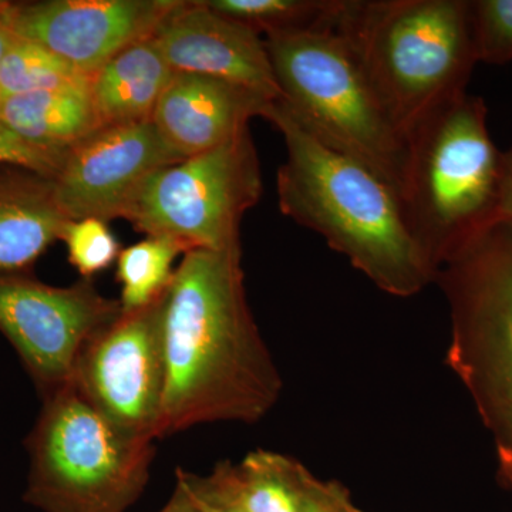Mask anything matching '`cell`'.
Listing matches in <instances>:
<instances>
[{"mask_svg":"<svg viewBox=\"0 0 512 512\" xmlns=\"http://www.w3.org/2000/svg\"><path fill=\"white\" fill-rule=\"evenodd\" d=\"M183 160L151 120L101 127L67 150L52 178L57 204L70 221L123 218L150 175Z\"/></svg>","mask_w":512,"mask_h":512,"instance_id":"obj_11","label":"cell"},{"mask_svg":"<svg viewBox=\"0 0 512 512\" xmlns=\"http://www.w3.org/2000/svg\"><path fill=\"white\" fill-rule=\"evenodd\" d=\"M208 8L258 35L299 33L336 25L343 0H204Z\"/></svg>","mask_w":512,"mask_h":512,"instance_id":"obj_20","label":"cell"},{"mask_svg":"<svg viewBox=\"0 0 512 512\" xmlns=\"http://www.w3.org/2000/svg\"><path fill=\"white\" fill-rule=\"evenodd\" d=\"M25 498L45 512H124L146 488L153 443L127 439L73 382L43 396Z\"/></svg>","mask_w":512,"mask_h":512,"instance_id":"obj_6","label":"cell"},{"mask_svg":"<svg viewBox=\"0 0 512 512\" xmlns=\"http://www.w3.org/2000/svg\"><path fill=\"white\" fill-rule=\"evenodd\" d=\"M262 173L251 131L161 168L138 188L123 218L147 237L191 249L239 251L245 212L261 200Z\"/></svg>","mask_w":512,"mask_h":512,"instance_id":"obj_8","label":"cell"},{"mask_svg":"<svg viewBox=\"0 0 512 512\" xmlns=\"http://www.w3.org/2000/svg\"><path fill=\"white\" fill-rule=\"evenodd\" d=\"M471 5L478 59L493 63L512 59V0H487Z\"/></svg>","mask_w":512,"mask_h":512,"instance_id":"obj_23","label":"cell"},{"mask_svg":"<svg viewBox=\"0 0 512 512\" xmlns=\"http://www.w3.org/2000/svg\"><path fill=\"white\" fill-rule=\"evenodd\" d=\"M500 215L512 217V151L503 156V181H501Z\"/></svg>","mask_w":512,"mask_h":512,"instance_id":"obj_27","label":"cell"},{"mask_svg":"<svg viewBox=\"0 0 512 512\" xmlns=\"http://www.w3.org/2000/svg\"><path fill=\"white\" fill-rule=\"evenodd\" d=\"M151 37L175 73L215 77L281 99L265 40L204 0H177Z\"/></svg>","mask_w":512,"mask_h":512,"instance_id":"obj_13","label":"cell"},{"mask_svg":"<svg viewBox=\"0 0 512 512\" xmlns=\"http://www.w3.org/2000/svg\"><path fill=\"white\" fill-rule=\"evenodd\" d=\"M0 123L32 146L66 153L101 128L89 90H43L0 99Z\"/></svg>","mask_w":512,"mask_h":512,"instance_id":"obj_17","label":"cell"},{"mask_svg":"<svg viewBox=\"0 0 512 512\" xmlns=\"http://www.w3.org/2000/svg\"><path fill=\"white\" fill-rule=\"evenodd\" d=\"M336 30L404 134L464 92L478 60L473 5L458 0H343Z\"/></svg>","mask_w":512,"mask_h":512,"instance_id":"obj_4","label":"cell"},{"mask_svg":"<svg viewBox=\"0 0 512 512\" xmlns=\"http://www.w3.org/2000/svg\"><path fill=\"white\" fill-rule=\"evenodd\" d=\"M188 248L170 237H147L121 249L117 282L121 285V313H134L153 305L170 285L175 259Z\"/></svg>","mask_w":512,"mask_h":512,"instance_id":"obj_19","label":"cell"},{"mask_svg":"<svg viewBox=\"0 0 512 512\" xmlns=\"http://www.w3.org/2000/svg\"><path fill=\"white\" fill-rule=\"evenodd\" d=\"M302 512H355L350 510L340 495L325 493L313 487L311 494L306 498Z\"/></svg>","mask_w":512,"mask_h":512,"instance_id":"obj_26","label":"cell"},{"mask_svg":"<svg viewBox=\"0 0 512 512\" xmlns=\"http://www.w3.org/2000/svg\"><path fill=\"white\" fill-rule=\"evenodd\" d=\"M161 299V298H160ZM160 299L121 313L82 350L72 382L127 439H160L165 386Z\"/></svg>","mask_w":512,"mask_h":512,"instance_id":"obj_10","label":"cell"},{"mask_svg":"<svg viewBox=\"0 0 512 512\" xmlns=\"http://www.w3.org/2000/svg\"><path fill=\"white\" fill-rule=\"evenodd\" d=\"M261 117L285 141L286 160L278 171L282 214L322 235L384 291L412 295L433 279L436 271L389 185L359 161L316 140L281 99L269 101Z\"/></svg>","mask_w":512,"mask_h":512,"instance_id":"obj_2","label":"cell"},{"mask_svg":"<svg viewBox=\"0 0 512 512\" xmlns=\"http://www.w3.org/2000/svg\"><path fill=\"white\" fill-rule=\"evenodd\" d=\"M121 316L90 279L67 288L28 274H0V332L42 396L72 382L84 346Z\"/></svg>","mask_w":512,"mask_h":512,"instance_id":"obj_9","label":"cell"},{"mask_svg":"<svg viewBox=\"0 0 512 512\" xmlns=\"http://www.w3.org/2000/svg\"><path fill=\"white\" fill-rule=\"evenodd\" d=\"M335 26L266 36L281 101L316 140L365 165L400 197L406 134Z\"/></svg>","mask_w":512,"mask_h":512,"instance_id":"obj_5","label":"cell"},{"mask_svg":"<svg viewBox=\"0 0 512 512\" xmlns=\"http://www.w3.org/2000/svg\"><path fill=\"white\" fill-rule=\"evenodd\" d=\"M160 512H200L194 498L181 481L177 480V487L171 500Z\"/></svg>","mask_w":512,"mask_h":512,"instance_id":"obj_28","label":"cell"},{"mask_svg":"<svg viewBox=\"0 0 512 512\" xmlns=\"http://www.w3.org/2000/svg\"><path fill=\"white\" fill-rule=\"evenodd\" d=\"M60 241L66 244L70 264L90 281L117 262L121 252L120 242L99 218L69 221Z\"/></svg>","mask_w":512,"mask_h":512,"instance_id":"obj_22","label":"cell"},{"mask_svg":"<svg viewBox=\"0 0 512 512\" xmlns=\"http://www.w3.org/2000/svg\"><path fill=\"white\" fill-rule=\"evenodd\" d=\"M69 221L52 178L0 164V274H26Z\"/></svg>","mask_w":512,"mask_h":512,"instance_id":"obj_15","label":"cell"},{"mask_svg":"<svg viewBox=\"0 0 512 512\" xmlns=\"http://www.w3.org/2000/svg\"><path fill=\"white\" fill-rule=\"evenodd\" d=\"M441 265L461 369L495 433L501 473L512 487V217H495Z\"/></svg>","mask_w":512,"mask_h":512,"instance_id":"obj_7","label":"cell"},{"mask_svg":"<svg viewBox=\"0 0 512 512\" xmlns=\"http://www.w3.org/2000/svg\"><path fill=\"white\" fill-rule=\"evenodd\" d=\"M238 84L194 73H175L158 100L153 121L165 143L184 158L228 143L261 117L269 103Z\"/></svg>","mask_w":512,"mask_h":512,"instance_id":"obj_14","label":"cell"},{"mask_svg":"<svg viewBox=\"0 0 512 512\" xmlns=\"http://www.w3.org/2000/svg\"><path fill=\"white\" fill-rule=\"evenodd\" d=\"M66 153H55L32 146L0 123V164L28 168L53 178L59 171Z\"/></svg>","mask_w":512,"mask_h":512,"instance_id":"obj_25","label":"cell"},{"mask_svg":"<svg viewBox=\"0 0 512 512\" xmlns=\"http://www.w3.org/2000/svg\"><path fill=\"white\" fill-rule=\"evenodd\" d=\"M228 476L245 512H302L315 487L291 461L265 451L251 454L237 468L228 464Z\"/></svg>","mask_w":512,"mask_h":512,"instance_id":"obj_18","label":"cell"},{"mask_svg":"<svg viewBox=\"0 0 512 512\" xmlns=\"http://www.w3.org/2000/svg\"><path fill=\"white\" fill-rule=\"evenodd\" d=\"M174 76L153 37L124 47L89 76L90 99L100 126H130L153 119Z\"/></svg>","mask_w":512,"mask_h":512,"instance_id":"obj_16","label":"cell"},{"mask_svg":"<svg viewBox=\"0 0 512 512\" xmlns=\"http://www.w3.org/2000/svg\"><path fill=\"white\" fill-rule=\"evenodd\" d=\"M160 305V439L198 424L264 416L279 380L249 311L241 249L185 252Z\"/></svg>","mask_w":512,"mask_h":512,"instance_id":"obj_1","label":"cell"},{"mask_svg":"<svg viewBox=\"0 0 512 512\" xmlns=\"http://www.w3.org/2000/svg\"><path fill=\"white\" fill-rule=\"evenodd\" d=\"M400 205L434 271L474 232L500 215L503 156L483 101L461 92L440 101L406 133Z\"/></svg>","mask_w":512,"mask_h":512,"instance_id":"obj_3","label":"cell"},{"mask_svg":"<svg viewBox=\"0 0 512 512\" xmlns=\"http://www.w3.org/2000/svg\"><path fill=\"white\" fill-rule=\"evenodd\" d=\"M177 480L190 491L200 512H245L232 493L228 464H220L208 477H200L178 468Z\"/></svg>","mask_w":512,"mask_h":512,"instance_id":"obj_24","label":"cell"},{"mask_svg":"<svg viewBox=\"0 0 512 512\" xmlns=\"http://www.w3.org/2000/svg\"><path fill=\"white\" fill-rule=\"evenodd\" d=\"M0 5H2V2H0ZM12 37L13 33L10 32L8 26H6L5 23H3V20L0 19V62H2V57L5 55Z\"/></svg>","mask_w":512,"mask_h":512,"instance_id":"obj_29","label":"cell"},{"mask_svg":"<svg viewBox=\"0 0 512 512\" xmlns=\"http://www.w3.org/2000/svg\"><path fill=\"white\" fill-rule=\"evenodd\" d=\"M177 0H42L2 2L13 35L46 47L93 74L124 47L153 36Z\"/></svg>","mask_w":512,"mask_h":512,"instance_id":"obj_12","label":"cell"},{"mask_svg":"<svg viewBox=\"0 0 512 512\" xmlns=\"http://www.w3.org/2000/svg\"><path fill=\"white\" fill-rule=\"evenodd\" d=\"M64 89L89 90V76L46 47L13 35L0 62V99Z\"/></svg>","mask_w":512,"mask_h":512,"instance_id":"obj_21","label":"cell"}]
</instances>
